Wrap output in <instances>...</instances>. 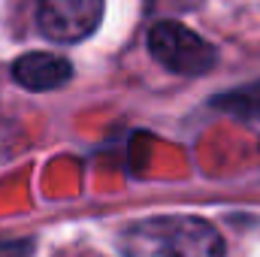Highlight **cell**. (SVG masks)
Returning <instances> with one entry per match:
<instances>
[{
	"instance_id": "cell-4",
	"label": "cell",
	"mask_w": 260,
	"mask_h": 257,
	"mask_svg": "<svg viewBox=\"0 0 260 257\" xmlns=\"http://www.w3.org/2000/svg\"><path fill=\"white\" fill-rule=\"evenodd\" d=\"M70 76H73V64L52 52H30L12 64V79L24 91H34V94L61 88L70 82Z\"/></svg>"
},
{
	"instance_id": "cell-3",
	"label": "cell",
	"mask_w": 260,
	"mask_h": 257,
	"mask_svg": "<svg viewBox=\"0 0 260 257\" xmlns=\"http://www.w3.org/2000/svg\"><path fill=\"white\" fill-rule=\"evenodd\" d=\"M103 0H40L37 24L52 43H79L97 30Z\"/></svg>"
},
{
	"instance_id": "cell-2",
	"label": "cell",
	"mask_w": 260,
	"mask_h": 257,
	"mask_svg": "<svg viewBox=\"0 0 260 257\" xmlns=\"http://www.w3.org/2000/svg\"><path fill=\"white\" fill-rule=\"evenodd\" d=\"M148 52L160 67L179 76H203L218 61L215 46L179 21H157L148 30Z\"/></svg>"
},
{
	"instance_id": "cell-5",
	"label": "cell",
	"mask_w": 260,
	"mask_h": 257,
	"mask_svg": "<svg viewBox=\"0 0 260 257\" xmlns=\"http://www.w3.org/2000/svg\"><path fill=\"white\" fill-rule=\"evenodd\" d=\"M215 106L230 115H239V118H260V82L215 97Z\"/></svg>"
},
{
	"instance_id": "cell-1",
	"label": "cell",
	"mask_w": 260,
	"mask_h": 257,
	"mask_svg": "<svg viewBox=\"0 0 260 257\" xmlns=\"http://www.w3.org/2000/svg\"><path fill=\"white\" fill-rule=\"evenodd\" d=\"M124 257H224L221 233L197 215H154L121 233Z\"/></svg>"
}]
</instances>
